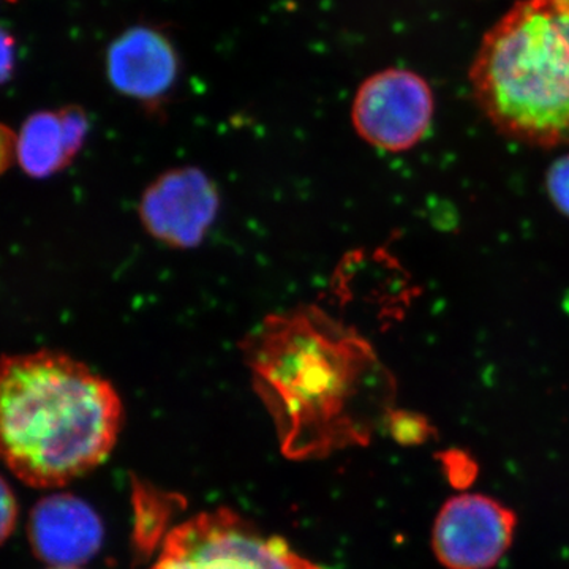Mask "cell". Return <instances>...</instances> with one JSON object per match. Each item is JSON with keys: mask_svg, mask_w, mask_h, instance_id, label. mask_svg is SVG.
I'll return each mask as SVG.
<instances>
[{"mask_svg": "<svg viewBox=\"0 0 569 569\" xmlns=\"http://www.w3.org/2000/svg\"><path fill=\"white\" fill-rule=\"evenodd\" d=\"M28 538L37 559L52 568H77L102 548L103 526L84 500L56 493L33 507Z\"/></svg>", "mask_w": 569, "mask_h": 569, "instance_id": "9c48e42d", "label": "cell"}, {"mask_svg": "<svg viewBox=\"0 0 569 569\" xmlns=\"http://www.w3.org/2000/svg\"><path fill=\"white\" fill-rule=\"evenodd\" d=\"M179 63L174 44L162 31L133 26L108 48V80L122 96L156 107L174 88Z\"/></svg>", "mask_w": 569, "mask_h": 569, "instance_id": "ba28073f", "label": "cell"}, {"mask_svg": "<svg viewBox=\"0 0 569 569\" xmlns=\"http://www.w3.org/2000/svg\"><path fill=\"white\" fill-rule=\"evenodd\" d=\"M220 194L216 183L197 167H181L160 174L140 200L142 228L171 249L200 246L216 222Z\"/></svg>", "mask_w": 569, "mask_h": 569, "instance_id": "52a82bcc", "label": "cell"}, {"mask_svg": "<svg viewBox=\"0 0 569 569\" xmlns=\"http://www.w3.org/2000/svg\"><path fill=\"white\" fill-rule=\"evenodd\" d=\"M88 133V114L80 107L36 112L18 134V162L31 178H50L73 162Z\"/></svg>", "mask_w": 569, "mask_h": 569, "instance_id": "30bf717a", "label": "cell"}, {"mask_svg": "<svg viewBox=\"0 0 569 569\" xmlns=\"http://www.w3.org/2000/svg\"><path fill=\"white\" fill-rule=\"evenodd\" d=\"M18 159V134L0 123V176Z\"/></svg>", "mask_w": 569, "mask_h": 569, "instance_id": "9a60e30c", "label": "cell"}, {"mask_svg": "<svg viewBox=\"0 0 569 569\" xmlns=\"http://www.w3.org/2000/svg\"><path fill=\"white\" fill-rule=\"evenodd\" d=\"M122 426L118 391L59 351L0 358V460L24 485L56 489L110 456Z\"/></svg>", "mask_w": 569, "mask_h": 569, "instance_id": "7a4b0ae2", "label": "cell"}, {"mask_svg": "<svg viewBox=\"0 0 569 569\" xmlns=\"http://www.w3.org/2000/svg\"><path fill=\"white\" fill-rule=\"evenodd\" d=\"M518 516L497 498L459 493L441 505L432 526V552L447 569H492L515 541Z\"/></svg>", "mask_w": 569, "mask_h": 569, "instance_id": "8992f818", "label": "cell"}, {"mask_svg": "<svg viewBox=\"0 0 569 569\" xmlns=\"http://www.w3.org/2000/svg\"><path fill=\"white\" fill-rule=\"evenodd\" d=\"M14 67V40L9 32L3 31L0 28V84H3L11 73H13Z\"/></svg>", "mask_w": 569, "mask_h": 569, "instance_id": "2e32d148", "label": "cell"}, {"mask_svg": "<svg viewBox=\"0 0 569 569\" xmlns=\"http://www.w3.org/2000/svg\"><path fill=\"white\" fill-rule=\"evenodd\" d=\"M548 187L552 200L569 216V157L553 164L549 171Z\"/></svg>", "mask_w": 569, "mask_h": 569, "instance_id": "4fadbf2b", "label": "cell"}, {"mask_svg": "<svg viewBox=\"0 0 569 569\" xmlns=\"http://www.w3.org/2000/svg\"><path fill=\"white\" fill-rule=\"evenodd\" d=\"M443 466L449 481L456 488H466L477 475V466L462 452L452 451L445 455Z\"/></svg>", "mask_w": 569, "mask_h": 569, "instance_id": "5bb4252c", "label": "cell"}, {"mask_svg": "<svg viewBox=\"0 0 569 569\" xmlns=\"http://www.w3.org/2000/svg\"><path fill=\"white\" fill-rule=\"evenodd\" d=\"M433 97L413 71L388 69L367 78L356 92L351 119L356 133L381 151L402 152L429 130Z\"/></svg>", "mask_w": 569, "mask_h": 569, "instance_id": "5b68a950", "label": "cell"}, {"mask_svg": "<svg viewBox=\"0 0 569 569\" xmlns=\"http://www.w3.org/2000/svg\"><path fill=\"white\" fill-rule=\"evenodd\" d=\"M258 397L293 460L369 443L392 381L358 332L317 306L264 317L241 342Z\"/></svg>", "mask_w": 569, "mask_h": 569, "instance_id": "6da1fadb", "label": "cell"}, {"mask_svg": "<svg viewBox=\"0 0 569 569\" xmlns=\"http://www.w3.org/2000/svg\"><path fill=\"white\" fill-rule=\"evenodd\" d=\"M18 516H20V507H18L17 496L9 482L0 477V546L17 529Z\"/></svg>", "mask_w": 569, "mask_h": 569, "instance_id": "7c38bea8", "label": "cell"}, {"mask_svg": "<svg viewBox=\"0 0 569 569\" xmlns=\"http://www.w3.org/2000/svg\"><path fill=\"white\" fill-rule=\"evenodd\" d=\"M470 81L501 133L569 144V0L516 3L482 40Z\"/></svg>", "mask_w": 569, "mask_h": 569, "instance_id": "3957f363", "label": "cell"}, {"mask_svg": "<svg viewBox=\"0 0 569 569\" xmlns=\"http://www.w3.org/2000/svg\"><path fill=\"white\" fill-rule=\"evenodd\" d=\"M51 569H78V568H51Z\"/></svg>", "mask_w": 569, "mask_h": 569, "instance_id": "e0dca14e", "label": "cell"}, {"mask_svg": "<svg viewBox=\"0 0 569 569\" xmlns=\"http://www.w3.org/2000/svg\"><path fill=\"white\" fill-rule=\"evenodd\" d=\"M389 430L399 443H422L429 437L430 427L425 419L408 413H395L387 417Z\"/></svg>", "mask_w": 569, "mask_h": 569, "instance_id": "8fae6325", "label": "cell"}, {"mask_svg": "<svg viewBox=\"0 0 569 569\" xmlns=\"http://www.w3.org/2000/svg\"><path fill=\"white\" fill-rule=\"evenodd\" d=\"M152 569H321L279 537L228 508L203 512L164 537Z\"/></svg>", "mask_w": 569, "mask_h": 569, "instance_id": "277c9868", "label": "cell"}]
</instances>
